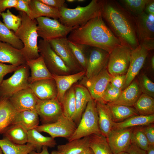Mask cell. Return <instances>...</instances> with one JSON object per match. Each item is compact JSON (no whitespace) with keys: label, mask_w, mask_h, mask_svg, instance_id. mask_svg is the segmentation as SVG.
Segmentation results:
<instances>
[{"label":"cell","mask_w":154,"mask_h":154,"mask_svg":"<svg viewBox=\"0 0 154 154\" xmlns=\"http://www.w3.org/2000/svg\"><path fill=\"white\" fill-rule=\"evenodd\" d=\"M101 15L122 44L131 50L139 43L134 16L113 0H101Z\"/></svg>","instance_id":"obj_1"},{"label":"cell","mask_w":154,"mask_h":154,"mask_svg":"<svg viewBox=\"0 0 154 154\" xmlns=\"http://www.w3.org/2000/svg\"><path fill=\"white\" fill-rule=\"evenodd\" d=\"M70 33L68 40L98 48L109 53L123 45L106 25L101 13L83 25L76 27Z\"/></svg>","instance_id":"obj_2"},{"label":"cell","mask_w":154,"mask_h":154,"mask_svg":"<svg viewBox=\"0 0 154 154\" xmlns=\"http://www.w3.org/2000/svg\"><path fill=\"white\" fill-rule=\"evenodd\" d=\"M20 15L21 25L15 34L23 44L21 50L27 61L40 56L37 43V22L36 19H31L23 12Z\"/></svg>","instance_id":"obj_3"},{"label":"cell","mask_w":154,"mask_h":154,"mask_svg":"<svg viewBox=\"0 0 154 154\" xmlns=\"http://www.w3.org/2000/svg\"><path fill=\"white\" fill-rule=\"evenodd\" d=\"M101 0H92L86 6L78 5L74 9L63 7L59 10V21L67 27L80 26L101 13Z\"/></svg>","instance_id":"obj_4"},{"label":"cell","mask_w":154,"mask_h":154,"mask_svg":"<svg viewBox=\"0 0 154 154\" xmlns=\"http://www.w3.org/2000/svg\"><path fill=\"white\" fill-rule=\"evenodd\" d=\"M101 133L95 101L92 99L88 103L80 121L69 141Z\"/></svg>","instance_id":"obj_5"},{"label":"cell","mask_w":154,"mask_h":154,"mask_svg":"<svg viewBox=\"0 0 154 154\" xmlns=\"http://www.w3.org/2000/svg\"><path fill=\"white\" fill-rule=\"evenodd\" d=\"M29 68L26 64L19 66L10 77L0 85V97L9 98L21 90L29 88Z\"/></svg>","instance_id":"obj_6"},{"label":"cell","mask_w":154,"mask_h":154,"mask_svg":"<svg viewBox=\"0 0 154 154\" xmlns=\"http://www.w3.org/2000/svg\"><path fill=\"white\" fill-rule=\"evenodd\" d=\"M36 19L37 22L38 37L48 41L66 37L67 35L76 27H67L62 24L57 19L46 17H39Z\"/></svg>","instance_id":"obj_7"},{"label":"cell","mask_w":154,"mask_h":154,"mask_svg":"<svg viewBox=\"0 0 154 154\" xmlns=\"http://www.w3.org/2000/svg\"><path fill=\"white\" fill-rule=\"evenodd\" d=\"M154 48V42H149L139 44L136 48L132 50L123 89L127 87L134 80L144 65L149 52Z\"/></svg>","instance_id":"obj_8"},{"label":"cell","mask_w":154,"mask_h":154,"mask_svg":"<svg viewBox=\"0 0 154 154\" xmlns=\"http://www.w3.org/2000/svg\"><path fill=\"white\" fill-rule=\"evenodd\" d=\"M38 48L40 56L52 74L63 75L71 74L70 70L52 49L48 41L40 39Z\"/></svg>","instance_id":"obj_9"},{"label":"cell","mask_w":154,"mask_h":154,"mask_svg":"<svg viewBox=\"0 0 154 154\" xmlns=\"http://www.w3.org/2000/svg\"><path fill=\"white\" fill-rule=\"evenodd\" d=\"M132 50L122 45L109 53L107 70L112 76L125 74L128 68Z\"/></svg>","instance_id":"obj_10"},{"label":"cell","mask_w":154,"mask_h":154,"mask_svg":"<svg viewBox=\"0 0 154 154\" xmlns=\"http://www.w3.org/2000/svg\"><path fill=\"white\" fill-rule=\"evenodd\" d=\"M77 126L73 120L63 114L55 122L42 124L35 129L39 132L48 133L53 138L62 137L68 140L73 134Z\"/></svg>","instance_id":"obj_11"},{"label":"cell","mask_w":154,"mask_h":154,"mask_svg":"<svg viewBox=\"0 0 154 154\" xmlns=\"http://www.w3.org/2000/svg\"><path fill=\"white\" fill-rule=\"evenodd\" d=\"M35 109L42 124L54 122L63 114L62 105L56 98L38 99Z\"/></svg>","instance_id":"obj_12"},{"label":"cell","mask_w":154,"mask_h":154,"mask_svg":"<svg viewBox=\"0 0 154 154\" xmlns=\"http://www.w3.org/2000/svg\"><path fill=\"white\" fill-rule=\"evenodd\" d=\"M53 50L61 59L72 72L83 70L70 48L66 37L48 41Z\"/></svg>","instance_id":"obj_13"},{"label":"cell","mask_w":154,"mask_h":154,"mask_svg":"<svg viewBox=\"0 0 154 154\" xmlns=\"http://www.w3.org/2000/svg\"><path fill=\"white\" fill-rule=\"evenodd\" d=\"M111 76L106 69L90 78L87 79L84 76L80 84L88 89L95 101H101Z\"/></svg>","instance_id":"obj_14"},{"label":"cell","mask_w":154,"mask_h":154,"mask_svg":"<svg viewBox=\"0 0 154 154\" xmlns=\"http://www.w3.org/2000/svg\"><path fill=\"white\" fill-rule=\"evenodd\" d=\"M133 127L113 129L107 138L113 154L126 152L131 144V137Z\"/></svg>","instance_id":"obj_15"},{"label":"cell","mask_w":154,"mask_h":154,"mask_svg":"<svg viewBox=\"0 0 154 154\" xmlns=\"http://www.w3.org/2000/svg\"><path fill=\"white\" fill-rule=\"evenodd\" d=\"M109 53L101 49L91 47L85 77L90 79L106 69Z\"/></svg>","instance_id":"obj_16"},{"label":"cell","mask_w":154,"mask_h":154,"mask_svg":"<svg viewBox=\"0 0 154 154\" xmlns=\"http://www.w3.org/2000/svg\"><path fill=\"white\" fill-rule=\"evenodd\" d=\"M134 16L139 44L154 40V15L143 12Z\"/></svg>","instance_id":"obj_17"},{"label":"cell","mask_w":154,"mask_h":154,"mask_svg":"<svg viewBox=\"0 0 154 154\" xmlns=\"http://www.w3.org/2000/svg\"><path fill=\"white\" fill-rule=\"evenodd\" d=\"M9 98L17 112L35 109L38 99L30 88L19 91Z\"/></svg>","instance_id":"obj_18"},{"label":"cell","mask_w":154,"mask_h":154,"mask_svg":"<svg viewBox=\"0 0 154 154\" xmlns=\"http://www.w3.org/2000/svg\"><path fill=\"white\" fill-rule=\"evenodd\" d=\"M29 87L38 99L45 100L56 98L57 88L53 78L35 82L29 84Z\"/></svg>","instance_id":"obj_19"},{"label":"cell","mask_w":154,"mask_h":154,"mask_svg":"<svg viewBox=\"0 0 154 154\" xmlns=\"http://www.w3.org/2000/svg\"><path fill=\"white\" fill-rule=\"evenodd\" d=\"M84 70L67 75H59L52 74L57 88V100L61 103L63 101L66 92L75 83L82 79L85 76Z\"/></svg>","instance_id":"obj_20"},{"label":"cell","mask_w":154,"mask_h":154,"mask_svg":"<svg viewBox=\"0 0 154 154\" xmlns=\"http://www.w3.org/2000/svg\"><path fill=\"white\" fill-rule=\"evenodd\" d=\"M26 60L21 50L8 43L0 41V62L19 66L25 64Z\"/></svg>","instance_id":"obj_21"},{"label":"cell","mask_w":154,"mask_h":154,"mask_svg":"<svg viewBox=\"0 0 154 154\" xmlns=\"http://www.w3.org/2000/svg\"><path fill=\"white\" fill-rule=\"evenodd\" d=\"M95 102L100 132L107 138L113 129L114 123L112 115L106 103L102 101H95Z\"/></svg>","instance_id":"obj_22"},{"label":"cell","mask_w":154,"mask_h":154,"mask_svg":"<svg viewBox=\"0 0 154 154\" xmlns=\"http://www.w3.org/2000/svg\"><path fill=\"white\" fill-rule=\"evenodd\" d=\"M26 64L31 70V75L28 79L29 84L38 81L53 78L52 74L40 56L37 58L27 61Z\"/></svg>","instance_id":"obj_23"},{"label":"cell","mask_w":154,"mask_h":154,"mask_svg":"<svg viewBox=\"0 0 154 154\" xmlns=\"http://www.w3.org/2000/svg\"><path fill=\"white\" fill-rule=\"evenodd\" d=\"M75 91L76 111L73 121L78 125L88 102L92 99L88 89L80 84L73 85Z\"/></svg>","instance_id":"obj_24"},{"label":"cell","mask_w":154,"mask_h":154,"mask_svg":"<svg viewBox=\"0 0 154 154\" xmlns=\"http://www.w3.org/2000/svg\"><path fill=\"white\" fill-rule=\"evenodd\" d=\"M17 112L9 98L0 97V135L12 125Z\"/></svg>","instance_id":"obj_25"},{"label":"cell","mask_w":154,"mask_h":154,"mask_svg":"<svg viewBox=\"0 0 154 154\" xmlns=\"http://www.w3.org/2000/svg\"><path fill=\"white\" fill-rule=\"evenodd\" d=\"M38 116L35 109L17 112L12 125H19L27 131L35 129L38 125Z\"/></svg>","instance_id":"obj_26"},{"label":"cell","mask_w":154,"mask_h":154,"mask_svg":"<svg viewBox=\"0 0 154 154\" xmlns=\"http://www.w3.org/2000/svg\"><path fill=\"white\" fill-rule=\"evenodd\" d=\"M137 82L133 80L115 102L111 103L132 107L141 94Z\"/></svg>","instance_id":"obj_27"},{"label":"cell","mask_w":154,"mask_h":154,"mask_svg":"<svg viewBox=\"0 0 154 154\" xmlns=\"http://www.w3.org/2000/svg\"><path fill=\"white\" fill-rule=\"evenodd\" d=\"M29 4L35 19L41 17L56 19H59L60 17L58 9L46 5L39 0H30Z\"/></svg>","instance_id":"obj_28"},{"label":"cell","mask_w":154,"mask_h":154,"mask_svg":"<svg viewBox=\"0 0 154 154\" xmlns=\"http://www.w3.org/2000/svg\"><path fill=\"white\" fill-rule=\"evenodd\" d=\"M27 137V143L32 144L38 153L41 151L44 146L52 148L56 144L54 138L44 136L35 129L28 131Z\"/></svg>","instance_id":"obj_29"},{"label":"cell","mask_w":154,"mask_h":154,"mask_svg":"<svg viewBox=\"0 0 154 154\" xmlns=\"http://www.w3.org/2000/svg\"><path fill=\"white\" fill-rule=\"evenodd\" d=\"M89 136L58 145L57 150L62 154H79L89 147Z\"/></svg>","instance_id":"obj_30"},{"label":"cell","mask_w":154,"mask_h":154,"mask_svg":"<svg viewBox=\"0 0 154 154\" xmlns=\"http://www.w3.org/2000/svg\"><path fill=\"white\" fill-rule=\"evenodd\" d=\"M154 122V114L138 115L130 117L118 122H114L113 129H122L146 125Z\"/></svg>","instance_id":"obj_31"},{"label":"cell","mask_w":154,"mask_h":154,"mask_svg":"<svg viewBox=\"0 0 154 154\" xmlns=\"http://www.w3.org/2000/svg\"><path fill=\"white\" fill-rule=\"evenodd\" d=\"M27 132L21 125L13 124L8 127L3 134V137L15 144L22 145L27 143Z\"/></svg>","instance_id":"obj_32"},{"label":"cell","mask_w":154,"mask_h":154,"mask_svg":"<svg viewBox=\"0 0 154 154\" xmlns=\"http://www.w3.org/2000/svg\"><path fill=\"white\" fill-rule=\"evenodd\" d=\"M106 103L110 110L114 122H121L130 117L139 115L136 110L132 107Z\"/></svg>","instance_id":"obj_33"},{"label":"cell","mask_w":154,"mask_h":154,"mask_svg":"<svg viewBox=\"0 0 154 154\" xmlns=\"http://www.w3.org/2000/svg\"><path fill=\"white\" fill-rule=\"evenodd\" d=\"M0 147L4 154H28L31 151L35 150V147L29 143L18 145L5 137L0 139Z\"/></svg>","instance_id":"obj_34"},{"label":"cell","mask_w":154,"mask_h":154,"mask_svg":"<svg viewBox=\"0 0 154 154\" xmlns=\"http://www.w3.org/2000/svg\"><path fill=\"white\" fill-rule=\"evenodd\" d=\"M89 137V147L94 154H113L107 138L101 133L93 134Z\"/></svg>","instance_id":"obj_35"},{"label":"cell","mask_w":154,"mask_h":154,"mask_svg":"<svg viewBox=\"0 0 154 154\" xmlns=\"http://www.w3.org/2000/svg\"><path fill=\"white\" fill-rule=\"evenodd\" d=\"M68 41L70 48L83 70L86 72L91 47L85 44L74 43Z\"/></svg>","instance_id":"obj_36"},{"label":"cell","mask_w":154,"mask_h":154,"mask_svg":"<svg viewBox=\"0 0 154 154\" xmlns=\"http://www.w3.org/2000/svg\"><path fill=\"white\" fill-rule=\"evenodd\" d=\"M133 106L139 115L148 116L154 114V98L147 94H141Z\"/></svg>","instance_id":"obj_37"},{"label":"cell","mask_w":154,"mask_h":154,"mask_svg":"<svg viewBox=\"0 0 154 154\" xmlns=\"http://www.w3.org/2000/svg\"><path fill=\"white\" fill-rule=\"evenodd\" d=\"M62 105L63 114L73 120L76 111L75 91L73 85L66 92Z\"/></svg>","instance_id":"obj_38"},{"label":"cell","mask_w":154,"mask_h":154,"mask_svg":"<svg viewBox=\"0 0 154 154\" xmlns=\"http://www.w3.org/2000/svg\"><path fill=\"white\" fill-rule=\"evenodd\" d=\"M0 41L9 44L19 50L24 46L21 41L15 35V33L8 29L0 20Z\"/></svg>","instance_id":"obj_39"},{"label":"cell","mask_w":154,"mask_h":154,"mask_svg":"<svg viewBox=\"0 0 154 154\" xmlns=\"http://www.w3.org/2000/svg\"><path fill=\"white\" fill-rule=\"evenodd\" d=\"M150 0H120L119 2L128 12L134 16L143 12Z\"/></svg>","instance_id":"obj_40"},{"label":"cell","mask_w":154,"mask_h":154,"mask_svg":"<svg viewBox=\"0 0 154 154\" xmlns=\"http://www.w3.org/2000/svg\"><path fill=\"white\" fill-rule=\"evenodd\" d=\"M131 143L145 151L148 149L150 144L143 131L142 126L133 127Z\"/></svg>","instance_id":"obj_41"},{"label":"cell","mask_w":154,"mask_h":154,"mask_svg":"<svg viewBox=\"0 0 154 154\" xmlns=\"http://www.w3.org/2000/svg\"><path fill=\"white\" fill-rule=\"evenodd\" d=\"M3 21L6 26L9 30L15 32L21 25V19L20 17L12 13L9 9L5 12L0 13Z\"/></svg>","instance_id":"obj_42"},{"label":"cell","mask_w":154,"mask_h":154,"mask_svg":"<svg viewBox=\"0 0 154 154\" xmlns=\"http://www.w3.org/2000/svg\"><path fill=\"white\" fill-rule=\"evenodd\" d=\"M137 82L141 93L154 98V83L146 75L141 74Z\"/></svg>","instance_id":"obj_43"},{"label":"cell","mask_w":154,"mask_h":154,"mask_svg":"<svg viewBox=\"0 0 154 154\" xmlns=\"http://www.w3.org/2000/svg\"><path fill=\"white\" fill-rule=\"evenodd\" d=\"M122 90L116 88L110 83L105 91L101 101L105 103H112L116 101L120 96Z\"/></svg>","instance_id":"obj_44"},{"label":"cell","mask_w":154,"mask_h":154,"mask_svg":"<svg viewBox=\"0 0 154 154\" xmlns=\"http://www.w3.org/2000/svg\"><path fill=\"white\" fill-rule=\"evenodd\" d=\"M30 0H18L17 5L15 8L17 10L25 13L30 18L35 19L29 5Z\"/></svg>","instance_id":"obj_45"},{"label":"cell","mask_w":154,"mask_h":154,"mask_svg":"<svg viewBox=\"0 0 154 154\" xmlns=\"http://www.w3.org/2000/svg\"><path fill=\"white\" fill-rule=\"evenodd\" d=\"M125 74L112 76L110 83L114 86L122 90L125 83Z\"/></svg>","instance_id":"obj_46"},{"label":"cell","mask_w":154,"mask_h":154,"mask_svg":"<svg viewBox=\"0 0 154 154\" xmlns=\"http://www.w3.org/2000/svg\"><path fill=\"white\" fill-rule=\"evenodd\" d=\"M19 66L11 64L7 65L0 62V85L5 75L15 71Z\"/></svg>","instance_id":"obj_47"},{"label":"cell","mask_w":154,"mask_h":154,"mask_svg":"<svg viewBox=\"0 0 154 154\" xmlns=\"http://www.w3.org/2000/svg\"><path fill=\"white\" fill-rule=\"evenodd\" d=\"M143 131L150 145H154V125L151 123L142 126Z\"/></svg>","instance_id":"obj_48"},{"label":"cell","mask_w":154,"mask_h":154,"mask_svg":"<svg viewBox=\"0 0 154 154\" xmlns=\"http://www.w3.org/2000/svg\"><path fill=\"white\" fill-rule=\"evenodd\" d=\"M44 4L59 9L63 7H67L64 0H39Z\"/></svg>","instance_id":"obj_49"},{"label":"cell","mask_w":154,"mask_h":154,"mask_svg":"<svg viewBox=\"0 0 154 154\" xmlns=\"http://www.w3.org/2000/svg\"><path fill=\"white\" fill-rule=\"evenodd\" d=\"M18 0H0V13L3 12L7 8H15Z\"/></svg>","instance_id":"obj_50"},{"label":"cell","mask_w":154,"mask_h":154,"mask_svg":"<svg viewBox=\"0 0 154 154\" xmlns=\"http://www.w3.org/2000/svg\"><path fill=\"white\" fill-rule=\"evenodd\" d=\"M146 151L135 145L131 143L126 152L129 154H147Z\"/></svg>","instance_id":"obj_51"},{"label":"cell","mask_w":154,"mask_h":154,"mask_svg":"<svg viewBox=\"0 0 154 154\" xmlns=\"http://www.w3.org/2000/svg\"><path fill=\"white\" fill-rule=\"evenodd\" d=\"M144 12L147 14L154 15V0H150L146 5Z\"/></svg>","instance_id":"obj_52"},{"label":"cell","mask_w":154,"mask_h":154,"mask_svg":"<svg viewBox=\"0 0 154 154\" xmlns=\"http://www.w3.org/2000/svg\"><path fill=\"white\" fill-rule=\"evenodd\" d=\"M48 147L46 146H44L42 147L40 152H36L34 151H33L30 152L28 154H50L48 151Z\"/></svg>","instance_id":"obj_53"},{"label":"cell","mask_w":154,"mask_h":154,"mask_svg":"<svg viewBox=\"0 0 154 154\" xmlns=\"http://www.w3.org/2000/svg\"><path fill=\"white\" fill-rule=\"evenodd\" d=\"M79 154H94L92 149L89 147Z\"/></svg>","instance_id":"obj_54"},{"label":"cell","mask_w":154,"mask_h":154,"mask_svg":"<svg viewBox=\"0 0 154 154\" xmlns=\"http://www.w3.org/2000/svg\"><path fill=\"white\" fill-rule=\"evenodd\" d=\"M147 151V154H154V145H150Z\"/></svg>","instance_id":"obj_55"},{"label":"cell","mask_w":154,"mask_h":154,"mask_svg":"<svg viewBox=\"0 0 154 154\" xmlns=\"http://www.w3.org/2000/svg\"><path fill=\"white\" fill-rule=\"evenodd\" d=\"M150 64L152 70H154V56L152 55L150 59Z\"/></svg>","instance_id":"obj_56"},{"label":"cell","mask_w":154,"mask_h":154,"mask_svg":"<svg viewBox=\"0 0 154 154\" xmlns=\"http://www.w3.org/2000/svg\"><path fill=\"white\" fill-rule=\"evenodd\" d=\"M50 154H62L57 150H53L52 151Z\"/></svg>","instance_id":"obj_57"},{"label":"cell","mask_w":154,"mask_h":154,"mask_svg":"<svg viewBox=\"0 0 154 154\" xmlns=\"http://www.w3.org/2000/svg\"><path fill=\"white\" fill-rule=\"evenodd\" d=\"M117 154H129L127 152H122L119 153Z\"/></svg>","instance_id":"obj_58"},{"label":"cell","mask_w":154,"mask_h":154,"mask_svg":"<svg viewBox=\"0 0 154 154\" xmlns=\"http://www.w3.org/2000/svg\"><path fill=\"white\" fill-rule=\"evenodd\" d=\"M66 1L68 2L72 3L75 2L76 1L75 0H67Z\"/></svg>","instance_id":"obj_59"},{"label":"cell","mask_w":154,"mask_h":154,"mask_svg":"<svg viewBox=\"0 0 154 154\" xmlns=\"http://www.w3.org/2000/svg\"><path fill=\"white\" fill-rule=\"evenodd\" d=\"M77 1L80 2H82L84 1L85 0H77L76 1Z\"/></svg>","instance_id":"obj_60"},{"label":"cell","mask_w":154,"mask_h":154,"mask_svg":"<svg viewBox=\"0 0 154 154\" xmlns=\"http://www.w3.org/2000/svg\"><path fill=\"white\" fill-rule=\"evenodd\" d=\"M0 154H4L2 150V149L0 147Z\"/></svg>","instance_id":"obj_61"},{"label":"cell","mask_w":154,"mask_h":154,"mask_svg":"<svg viewBox=\"0 0 154 154\" xmlns=\"http://www.w3.org/2000/svg\"><path fill=\"white\" fill-rule=\"evenodd\" d=\"M0 13H0V17H1V15H0Z\"/></svg>","instance_id":"obj_62"},{"label":"cell","mask_w":154,"mask_h":154,"mask_svg":"<svg viewBox=\"0 0 154 154\" xmlns=\"http://www.w3.org/2000/svg\"></svg>","instance_id":"obj_63"}]
</instances>
